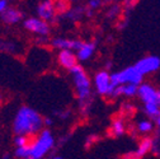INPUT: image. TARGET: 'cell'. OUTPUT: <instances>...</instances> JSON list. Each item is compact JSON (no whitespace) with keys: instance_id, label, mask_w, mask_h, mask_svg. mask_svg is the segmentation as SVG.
Masks as SVG:
<instances>
[{"instance_id":"14","label":"cell","mask_w":160,"mask_h":159,"mask_svg":"<svg viewBox=\"0 0 160 159\" xmlns=\"http://www.w3.org/2000/svg\"><path fill=\"white\" fill-rule=\"evenodd\" d=\"M155 129H156L155 122H152L151 118H149V117L140 118V120H137L135 124V130L137 131V134L142 135V137L151 135L155 131Z\"/></svg>"},{"instance_id":"3","label":"cell","mask_w":160,"mask_h":159,"mask_svg":"<svg viewBox=\"0 0 160 159\" xmlns=\"http://www.w3.org/2000/svg\"><path fill=\"white\" fill-rule=\"evenodd\" d=\"M53 148V134L50 130L43 129L38 135L33 137V141L31 144V159H43Z\"/></svg>"},{"instance_id":"7","label":"cell","mask_w":160,"mask_h":159,"mask_svg":"<svg viewBox=\"0 0 160 159\" xmlns=\"http://www.w3.org/2000/svg\"><path fill=\"white\" fill-rule=\"evenodd\" d=\"M24 28L31 32V33H34L37 34L38 37H48L50 32H51V27H50V23L45 22L43 19L38 18V17H31V18H27L24 23H23Z\"/></svg>"},{"instance_id":"20","label":"cell","mask_w":160,"mask_h":159,"mask_svg":"<svg viewBox=\"0 0 160 159\" xmlns=\"http://www.w3.org/2000/svg\"><path fill=\"white\" fill-rule=\"evenodd\" d=\"M53 4L58 14H66L70 10V4L68 0H53Z\"/></svg>"},{"instance_id":"31","label":"cell","mask_w":160,"mask_h":159,"mask_svg":"<svg viewBox=\"0 0 160 159\" xmlns=\"http://www.w3.org/2000/svg\"><path fill=\"white\" fill-rule=\"evenodd\" d=\"M154 121H155V126H156V129L160 131V113H159V116L155 118Z\"/></svg>"},{"instance_id":"30","label":"cell","mask_w":160,"mask_h":159,"mask_svg":"<svg viewBox=\"0 0 160 159\" xmlns=\"http://www.w3.org/2000/svg\"><path fill=\"white\" fill-rule=\"evenodd\" d=\"M52 124H53V120L51 117H45V126H52Z\"/></svg>"},{"instance_id":"22","label":"cell","mask_w":160,"mask_h":159,"mask_svg":"<svg viewBox=\"0 0 160 159\" xmlns=\"http://www.w3.org/2000/svg\"><path fill=\"white\" fill-rule=\"evenodd\" d=\"M33 137L34 136H24V135H15L14 137V144L15 146H27L31 145L33 141Z\"/></svg>"},{"instance_id":"4","label":"cell","mask_w":160,"mask_h":159,"mask_svg":"<svg viewBox=\"0 0 160 159\" xmlns=\"http://www.w3.org/2000/svg\"><path fill=\"white\" fill-rule=\"evenodd\" d=\"M144 78L145 76L135 68V65L111 73V79L113 85H125V84L140 85L141 83H144Z\"/></svg>"},{"instance_id":"2","label":"cell","mask_w":160,"mask_h":159,"mask_svg":"<svg viewBox=\"0 0 160 159\" xmlns=\"http://www.w3.org/2000/svg\"><path fill=\"white\" fill-rule=\"evenodd\" d=\"M69 73L74 84L80 111L87 115L92 105V80L82 65H76Z\"/></svg>"},{"instance_id":"25","label":"cell","mask_w":160,"mask_h":159,"mask_svg":"<svg viewBox=\"0 0 160 159\" xmlns=\"http://www.w3.org/2000/svg\"><path fill=\"white\" fill-rule=\"evenodd\" d=\"M102 4H103V0H89V2H88V7H87V9H88V10H90V12H94L95 9L101 8V7H102Z\"/></svg>"},{"instance_id":"23","label":"cell","mask_w":160,"mask_h":159,"mask_svg":"<svg viewBox=\"0 0 160 159\" xmlns=\"http://www.w3.org/2000/svg\"><path fill=\"white\" fill-rule=\"evenodd\" d=\"M151 154L156 158H160V134L152 137V148H151Z\"/></svg>"},{"instance_id":"6","label":"cell","mask_w":160,"mask_h":159,"mask_svg":"<svg viewBox=\"0 0 160 159\" xmlns=\"http://www.w3.org/2000/svg\"><path fill=\"white\" fill-rule=\"evenodd\" d=\"M133 65L144 76H146L156 73L160 69V57L156 55H148L137 60Z\"/></svg>"},{"instance_id":"36","label":"cell","mask_w":160,"mask_h":159,"mask_svg":"<svg viewBox=\"0 0 160 159\" xmlns=\"http://www.w3.org/2000/svg\"><path fill=\"white\" fill-rule=\"evenodd\" d=\"M7 2H12V0H7Z\"/></svg>"},{"instance_id":"17","label":"cell","mask_w":160,"mask_h":159,"mask_svg":"<svg viewBox=\"0 0 160 159\" xmlns=\"http://www.w3.org/2000/svg\"><path fill=\"white\" fill-rule=\"evenodd\" d=\"M142 111H144V113L149 117V118H155L159 116V113H160V107H159V105L156 103V102H152V103H145V105H142Z\"/></svg>"},{"instance_id":"21","label":"cell","mask_w":160,"mask_h":159,"mask_svg":"<svg viewBox=\"0 0 160 159\" xmlns=\"http://www.w3.org/2000/svg\"><path fill=\"white\" fill-rule=\"evenodd\" d=\"M15 158L18 159H31V145L15 148Z\"/></svg>"},{"instance_id":"33","label":"cell","mask_w":160,"mask_h":159,"mask_svg":"<svg viewBox=\"0 0 160 159\" xmlns=\"http://www.w3.org/2000/svg\"><path fill=\"white\" fill-rule=\"evenodd\" d=\"M9 156H10V155L7 153V154H4V155H3V159H9Z\"/></svg>"},{"instance_id":"11","label":"cell","mask_w":160,"mask_h":159,"mask_svg":"<svg viewBox=\"0 0 160 159\" xmlns=\"http://www.w3.org/2000/svg\"><path fill=\"white\" fill-rule=\"evenodd\" d=\"M78 56L76 52L71 50H61L57 54V64L60 68H62L68 71H70L72 68L78 65Z\"/></svg>"},{"instance_id":"19","label":"cell","mask_w":160,"mask_h":159,"mask_svg":"<svg viewBox=\"0 0 160 159\" xmlns=\"http://www.w3.org/2000/svg\"><path fill=\"white\" fill-rule=\"evenodd\" d=\"M85 12L87 10L84 8H82V7H75V8L70 9L65 15H66V18L71 19V21H79V19H82L84 17Z\"/></svg>"},{"instance_id":"5","label":"cell","mask_w":160,"mask_h":159,"mask_svg":"<svg viewBox=\"0 0 160 159\" xmlns=\"http://www.w3.org/2000/svg\"><path fill=\"white\" fill-rule=\"evenodd\" d=\"M114 87L116 85H113V83H112L111 73L108 70H99L95 73V75H94V89L99 95L109 98Z\"/></svg>"},{"instance_id":"26","label":"cell","mask_w":160,"mask_h":159,"mask_svg":"<svg viewBox=\"0 0 160 159\" xmlns=\"http://www.w3.org/2000/svg\"><path fill=\"white\" fill-rule=\"evenodd\" d=\"M119 12H121V7H119L118 4H113V5L109 8L107 15H108V18H114L117 14H119Z\"/></svg>"},{"instance_id":"35","label":"cell","mask_w":160,"mask_h":159,"mask_svg":"<svg viewBox=\"0 0 160 159\" xmlns=\"http://www.w3.org/2000/svg\"><path fill=\"white\" fill-rule=\"evenodd\" d=\"M2 101H3V95H2V93H0V103H2Z\"/></svg>"},{"instance_id":"16","label":"cell","mask_w":160,"mask_h":159,"mask_svg":"<svg viewBox=\"0 0 160 159\" xmlns=\"http://www.w3.org/2000/svg\"><path fill=\"white\" fill-rule=\"evenodd\" d=\"M127 130V125L125 122V120L122 117H116L114 120L112 121L111 124V135L114 136V137H119V136H122Z\"/></svg>"},{"instance_id":"18","label":"cell","mask_w":160,"mask_h":159,"mask_svg":"<svg viewBox=\"0 0 160 159\" xmlns=\"http://www.w3.org/2000/svg\"><path fill=\"white\" fill-rule=\"evenodd\" d=\"M119 88H121V95H123L126 98H135V97H137L138 85L125 84V85H119Z\"/></svg>"},{"instance_id":"12","label":"cell","mask_w":160,"mask_h":159,"mask_svg":"<svg viewBox=\"0 0 160 159\" xmlns=\"http://www.w3.org/2000/svg\"><path fill=\"white\" fill-rule=\"evenodd\" d=\"M51 46L53 49H57L58 51L61 50H71V51H78L83 45V41L80 39H71V38H64V37H56L51 39Z\"/></svg>"},{"instance_id":"13","label":"cell","mask_w":160,"mask_h":159,"mask_svg":"<svg viewBox=\"0 0 160 159\" xmlns=\"http://www.w3.org/2000/svg\"><path fill=\"white\" fill-rule=\"evenodd\" d=\"M97 50V42L95 41H87V42H83L82 47H80L78 51H76V56H78V60L79 61H88L94 56V52Z\"/></svg>"},{"instance_id":"29","label":"cell","mask_w":160,"mask_h":159,"mask_svg":"<svg viewBox=\"0 0 160 159\" xmlns=\"http://www.w3.org/2000/svg\"><path fill=\"white\" fill-rule=\"evenodd\" d=\"M123 107H122V111H127V110H130V111H133V105H131V103H123L122 105Z\"/></svg>"},{"instance_id":"37","label":"cell","mask_w":160,"mask_h":159,"mask_svg":"<svg viewBox=\"0 0 160 159\" xmlns=\"http://www.w3.org/2000/svg\"><path fill=\"white\" fill-rule=\"evenodd\" d=\"M88 2H89V0H88Z\"/></svg>"},{"instance_id":"27","label":"cell","mask_w":160,"mask_h":159,"mask_svg":"<svg viewBox=\"0 0 160 159\" xmlns=\"http://www.w3.org/2000/svg\"><path fill=\"white\" fill-rule=\"evenodd\" d=\"M55 115L58 117V118H62V120H66V118L70 117L71 115V111L70 110H66V111H56Z\"/></svg>"},{"instance_id":"32","label":"cell","mask_w":160,"mask_h":159,"mask_svg":"<svg viewBox=\"0 0 160 159\" xmlns=\"http://www.w3.org/2000/svg\"><path fill=\"white\" fill-rule=\"evenodd\" d=\"M156 103L159 105L160 107V89H158V98H156Z\"/></svg>"},{"instance_id":"28","label":"cell","mask_w":160,"mask_h":159,"mask_svg":"<svg viewBox=\"0 0 160 159\" xmlns=\"http://www.w3.org/2000/svg\"><path fill=\"white\" fill-rule=\"evenodd\" d=\"M8 2L7 0H0V15H2L7 9H8Z\"/></svg>"},{"instance_id":"1","label":"cell","mask_w":160,"mask_h":159,"mask_svg":"<svg viewBox=\"0 0 160 159\" xmlns=\"http://www.w3.org/2000/svg\"><path fill=\"white\" fill-rule=\"evenodd\" d=\"M45 127V117H42L36 110L22 106L15 113L13 121V132L15 135L36 136Z\"/></svg>"},{"instance_id":"24","label":"cell","mask_w":160,"mask_h":159,"mask_svg":"<svg viewBox=\"0 0 160 159\" xmlns=\"http://www.w3.org/2000/svg\"><path fill=\"white\" fill-rule=\"evenodd\" d=\"M0 50L4 52H15V45L13 42L0 41Z\"/></svg>"},{"instance_id":"34","label":"cell","mask_w":160,"mask_h":159,"mask_svg":"<svg viewBox=\"0 0 160 159\" xmlns=\"http://www.w3.org/2000/svg\"><path fill=\"white\" fill-rule=\"evenodd\" d=\"M51 159H62L61 156H58V155H55V156H52Z\"/></svg>"},{"instance_id":"10","label":"cell","mask_w":160,"mask_h":159,"mask_svg":"<svg viewBox=\"0 0 160 159\" xmlns=\"http://www.w3.org/2000/svg\"><path fill=\"white\" fill-rule=\"evenodd\" d=\"M137 98L142 105L145 103H152L156 102L158 98V89L148 82H144L138 85V92H137Z\"/></svg>"},{"instance_id":"9","label":"cell","mask_w":160,"mask_h":159,"mask_svg":"<svg viewBox=\"0 0 160 159\" xmlns=\"http://www.w3.org/2000/svg\"><path fill=\"white\" fill-rule=\"evenodd\" d=\"M151 148H152V137L150 136L142 137L137 144V148L127 153L122 159H144L149 153H151Z\"/></svg>"},{"instance_id":"15","label":"cell","mask_w":160,"mask_h":159,"mask_svg":"<svg viewBox=\"0 0 160 159\" xmlns=\"http://www.w3.org/2000/svg\"><path fill=\"white\" fill-rule=\"evenodd\" d=\"M23 19V13L13 7H9L3 14H2V21L5 24H17Z\"/></svg>"},{"instance_id":"8","label":"cell","mask_w":160,"mask_h":159,"mask_svg":"<svg viewBox=\"0 0 160 159\" xmlns=\"http://www.w3.org/2000/svg\"><path fill=\"white\" fill-rule=\"evenodd\" d=\"M36 12H37L38 18L43 19L47 23H52L56 21L57 12L55 9L53 0H42V2H39L36 8Z\"/></svg>"}]
</instances>
